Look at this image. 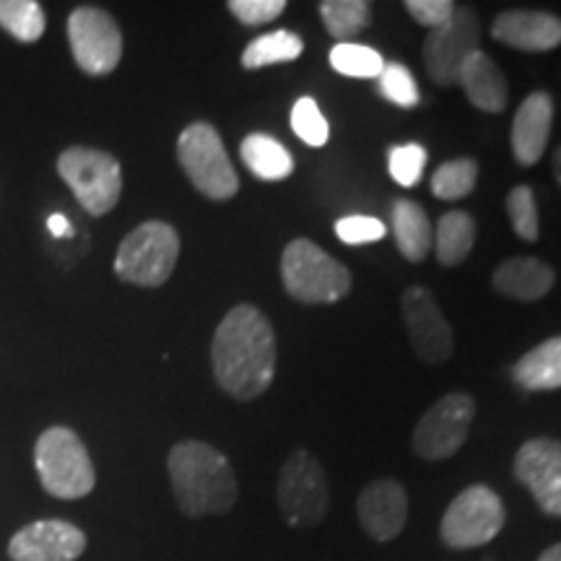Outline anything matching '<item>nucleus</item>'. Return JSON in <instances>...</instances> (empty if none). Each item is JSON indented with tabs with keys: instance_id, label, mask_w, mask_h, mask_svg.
I'll use <instances>...</instances> for the list:
<instances>
[{
	"instance_id": "1a4fd4ad",
	"label": "nucleus",
	"mask_w": 561,
	"mask_h": 561,
	"mask_svg": "<svg viewBox=\"0 0 561 561\" xmlns=\"http://www.w3.org/2000/svg\"><path fill=\"white\" fill-rule=\"evenodd\" d=\"M58 172L91 216H104L123 193V167L112 153L73 146L58 157Z\"/></svg>"
},
{
	"instance_id": "20e7f679",
	"label": "nucleus",
	"mask_w": 561,
	"mask_h": 561,
	"mask_svg": "<svg viewBox=\"0 0 561 561\" xmlns=\"http://www.w3.org/2000/svg\"><path fill=\"white\" fill-rule=\"evenodd\" d=\"M34 462L42 489L58 500H81L94 491V462L79 434L68 426H50L39 434Z\"/></svg>"
},
{
	"instance_id": "4468645a",
	"label": "nucleus",
	"mask_w": 561,
	"mask_h": 561,
	"mask_svg": "<svg viewBox=\"0 0 561 561\" xmlns=\"http://www.w3.org/2000/svg\"><path fill=\"white\" fill-rule=\"evenodd\" d=\"M515 476L546 515L561 517V442H525L515 455Z\"/></svg>"
},
{
	"instance_id": "f03ea898",
	"label": "nucleus",
	"mask_w": 561,
	"mask_h": 561,
	"mask_svg": "<svg viewBox=\"0 0 561 561\" xmlns=\"http://www.w3.org/2000/svg\"><path fill=\"white\" fill-rule=\"evenodd\" d=\"M174 500L182 515H224L237 504V476L229 458L206 442H178L167 458Z\"/></svg>"
},
{
	"instance_id": "4c0bfd02",
	"label": "nucleus",
	"mask_w": 561,
	"mask_h": 561,
	"mask_svg": "<svg viewBox=\"0 0 561 561\" xmlns=\"http://www.w3.org/2000/svg\"><path fill=\"white\" fill-rule=\"evenodd\" d=\"M538 561H561V543L551 546V549H546L541 557H538Z\"/></svg>"
},
{
	"instance_id": "e433bc0d",
	"label": "nucleus",
	"mask_w": 561,
	"mask_h": 561,
	"mask_svg": "<svg viewBox=\"0 0 561 561\" xmlns=\"http://www.w3.org/2000/svg\"><path fill=\"white\" fill-rule=\"evenodd\" d=\"M50 229L55 231V234H70V227H68V221L62 219V216H53L50 219Z\"/></svg>"
},
{
	"instance_id": "dca6fc26",
	"label": "nucleus",
	"mask_w": 561,
	"mask_h": 561,
	"mask_svg": "<svg viewBox=\"0 0 561 561\" xmlns=\"http://www.w3.org/2000/svg\"><path fill=\"white\" fill-rule=\"evenodd\" d=\"M87 551V536L66 520H39L21 528L9 543L13 561H76Z\"/></svg>"
},
{
	"instance_id": "6ab92c4d",
	"label": "nucleus",
	"mask_w": 561,
	"mask_h": 561,
	"mask_svg": "<svg viewBox=\"0 0 561 561\" xmlns=\"http://www.w3.org/2000/svg\"><path fill=\"white\" fill-rule=\"evenodd\" d=\"M557 273L538 257H510L494 271V289L517 301H538L553 289Z\"/></svg>"
},
{
	"instance_id": "412c9836",
	"label": "nucleus",
	"mask_w": 561,
	"mask_h": 561,
	"mask_svg": "<svg viewBox=\"0 0 561 561\" xmlns=\"http://www.w3.org/2000/svg\"><path fill=\"white\" fill-rule=\"evenodd\" d=\"M392 231L401 255L411 263L426 261L434 248V229L426 210L413 201H398L392 206Z\"/></svg>"
},
{
	"instance_id": "9b49d317",
	"label": "nucleus",
	"mask_w": 561,
	"mask_h": 561,
	"mask_svg": "<svg viewBox=\"0 0 561 561\" xmlns=\"http://www.w3.org/2000/svg\"><path fill=\"white\" fill-rule=\"evenodd\" d=\"M68 42L79 68L89 76H107L121 66L123 32L107 11L81 5L68 19Z\"/></svg>"
},
{
	"instance_id": "5701e85b",
	"label": "nucleus",
	"mask_w": 561,
	"mask_h": 561,
	"mask_svg": "<svg viewBox=\"0 0 561 561\" xmlns=\"http://www.w3.org/2000/svg\"><path fill=\"white\" fill-rule=\"evenodd\" d=\"M244 167L255 174L257 180L265 182H278L286 180L294 172V159L286 151L284 144H278L276 138L265 136V133H250L240 146Z\"/></svg>"
},
{
	"instance_id": "39448f33",
	"label": "nucleus",
	"mask_w": 561,
	"mask_h": 561,
	"mask_svg": "<svg viewBox=\"0 0 561 561\" xmlns=\"http://www.w3.org/2000/svg\"><path fill=\"white\" fill-rule=\"evenodd\" d=\"M276 502L291 528H314L325 520L331 510V483L320 460L305 447H297L280 466Z\"/></svg>"
},
{
	"instance_id": "7ed1b4c3",
	"label": "nucleus",
	"mask_w": 561,
	"mask_h": 561,
	"mask_svg": "<svg viewBox=\"0 0 561 561\" xmlns=\"http://www.w3.org/2000/svg\"><path fill=\"white\" fill-rule=\"evenodd\" d=\"M280 278L291 299L301 305H333L351 291V273L320 244L297 237L280 255Z\"/></svg>"
},
{
	"instance_id": "f8f14e48",
	"label": "nucleus",
	"mask_w": 561,
	"mask_h": 561,
	"mask_svg": "<svg viewBox=\"0 0 561 561\" xmlns=\"http://www.w3.org/2000/svg\"><path fill=\"white\" fill-rule=\"evenodd\" d=\"M481 24L473 11L458 9L455 16L439 30H432L424 39V66L437 87H455L460 68L479 50Z\"/></svg>"
},
{
	"instance_id": "c85d7f7f",
	"label": "nucleus",
	"mask_w": 561,
	"mask_h": 561,
	"mask_svg": "<svg viewBox=\"0 0 561 561\" xmlns=\"http://www.w3.org/2000/svg\"><path fill=\"white\" fill-rule=\"evenodd\" d=\"M331 66L348 79H377L385 68V58L367 45L339 42L331 50Z\"/></svg>"
},
{
	"instance_id": "a878e982",
	"label": "nucleus",
	"mask_w": 561,
	"mask_h": 561,
	"mask_svg": "<svg viewBox=\"0 0 561 561\" xmlns=\"http://www.w3.org/2000/svg\"><path fill=\"white\" fill-rule=\"evenodd\" d=\"M320 19L331 37L348 42L371 24V5L367 0H325L320 3Z\"/></svg>"
},
{
	"instance_id": "ddd939ff",
	"label": "nucleus",
	"mask_w": 561,
	"mask_h": 561,
	"mask_svg": "<svg viewBox=\"0 0 561 561\" xmlns=\"http://www.w3.org/2000/svg\"><path fill=\"white\" fill-rule=\"evenodd\" d=\"M401 310L409 331L413 354L424 364H442L450 359L455 339L445 314L424 286H409L401 299Z\"/></svg>"
},
{
	"instance_id": "f3484780",
	"label": "nucleus",
	"mask_w": 561,
	"mask_h": 561,
	"mask_svg": "<svg viewBox=\"0 0 561 561\" xmlns=\"http://www.w3.org/2000/svg\"><path fill=\"white\" fill-rule=\"evenodd\" d=\"M491 37L512 50L549 53L561 45V19L546 11H504L491 24Z\"/></svg>"
},
{
	"instance_id": "c756f323",
	"label": "nucleus",
	"mask_w": 561,
	"mask_h": 561,
	"mask_svg": "<svg viewBox=\"0 0 561 561\" xmlns=\"http://www.w3.org/2000/svg\"><path fill=\"white\" fill-rule=\"evenodd\" d=\"M377 91H380L385 100L403 110L416 107L421 100L419 87L416 81H413L411 70L401 66V62H385L382 73L377 76Z\"/></svg>"
},
{
	"instance_id": "393cba45",
	"label": "nucleus",
	"mask_w": 561,
	"mask_h": 561,
	"mask_svg": "<svg viewBox=\"0 0 561 561\" xmlns=\"http://www.w3.org/2000/svg\"><path fill=\"white\" fill-rule=\"evenodd\" d=\"M301 53H305V42H301L299 34H294L291 30H276L263 34V37H255L244 47L242 68L257 70L265 66H278V62H291L299 60Z\"/></svg>"
},
{
	"instance_id": "0eeeda50",
	"label": "nucleus",
	"mask_w": 561,
	"mask_h": 561,
	"mask_svg": "<svg viewBox=\"0 0 561 561\" xmlns=\"http://www.w3.org/2000/svg\"><path fill=\"white\" fill-rule=\"evenodd\" d=\"M180 257V237L167 221H146L125 237L115 257V273L125 284L157 289L167 284Z\"/></svg>"
},
{
	"instance_id": "423d86ee",
	"label": "nucleus",
	"mask_w": 561,
	"mask_h": 561,
	"mask_svg": "<svg viewBox=\"0 0 561 561\" xmlns=\"http://www.w3.org/2000/svg\"><path fill=\"white\" fill-rule=\"evenodd\" d=\"M178 159L187 180L210 201H229L240 191V178L227 153L219 130L208 123H193L180 133Z\"/></svg>"
},
{
	"instance_id": "2f4dec72",
	"label": "nucleus",
	"mask_w": 561,
	"mask_h": 561,
	"mask_svg": "<svg viewBox=\"0 0 561 561\" xmlns=\"http://www.w3.org/2000/svg\"><path fill=\"white\" fill-rule=\"evenodd\" d=\"M507 214L512 221V229L517 231V237L525 242H536L538 240V206H536V195L528 185H517L512 187L507 195Z\"/></svg>"
},
{
	"instance_id": "b1692460",
	"label": "nucleus",
	"mask_w": 561,
	"mask_h": 561,
	"mask_svg": "<svg viewBox=\"0 0 561 561\" xmlns=\"http://www.w3.org/2000/svg\"><path fill=\"white\" fill-rule=\"evenodd\" d=\"M476 242V221L466 210H447L434 229V252L437 261L455 268L471 255Z\"/></svg>"
},
{
	"instance_id": "2eb2a0df",
	"label": "nucleus",
	"mask_w": 561,
	"mask_h": 561,
	"mask_svg": "<svg viewBox=\"0 0 561 561\" xmlns=\"http://www.w3.org/2000/svg\"><path fill=\"white\" fill-rule=\"evenodd\" d=\"M356 517L371 541L388 543L401 536L409 520V494L403 483L392 479L367 483L356 500Z\"/></svg>"
},
{
	"instance_id": "72a5a7b5",
	"label": "nucleus",
	"mask_w": 561,
	"mask_h": 561,
	"mask_svg": "<svg viewBox=\"0 0 561 561\" xmlns=\"http://www.w3.org/2000/svg\"><path fill=\"white\" fill-rule=\"evenodd\" d=\"M335 234L346 244H371L380 242L388 229L375 216H346V219L335 221Z\"/></svg>"
},
{
	"instance_id": "f257e3e1",
	"label": "nucleus",
	"mask_w": 561,
	"mask_h": 561,
	"mask_svg": "<svg viewBox=\"0 0 561 561\" xmlns=\"http://www.w3.org/2000/svg\"><path fill=\"white\" fill-rule=\"evenodd\" d=\"M276 335L268 318L252 305L229 310L210 343V364L221 390L240 401L263 396L276 377Z\"/></svg>"
},
{
	"instance_id": "a211bd4d",
	"label": "nucleus",
	"mask_w": 561,
	"mask_h": 561,
	"mask_svg": "<svg viewBox=\"0 0 561 561\" xmlns=\"http://www.w3.org/2000/svg\"><path fill=\"white\" fill-rule=\"evenodd\" d=\"M553 123V100L546 91H533L517 107L512 121V153L520 167H533L541 161L549 146Z\"/></svg>"
},
{
	"instance_id": "7c9ffc66",
	"label": "nucleus",
	"mask_w": 561,
	"mask_h": 561,
	"mask_svg": "<svg viewBox=\"0 0 561 561\" xmlns=\"http://www.w3.org/2000/svg\"><path fill=\"white\" fill-rule=\"evenodd\" d=\"M291 128L307 146H312V149H320V146H325L328 138H331V125L322 117L318 102H314L312 96H301V100L294 104Z\"/></svg>"
},
{
	"instance_id": "cd10ccee",
	"label": "nucleus",
	"mask_w": 561,
	"mask_h": 561,
	"mask_svg": "<svg viewBox=\"0 0 561 561\" xmlns=\"http://www.w3.org/2000/svg\"><path fill=\"white\" fill-rule=\"evenodd\" d=\"M479 182V164L473 159H453L442 164L432 178V193L442 201H458L473 193Z\"/></svg>"
},
{
	"instance_id": "f704fd0d",
	"label": "nucleus",
	"mask_w": 561,
	"mask_h": 561,
	"mask_svg": "<svg viewBox=\"0 0 561 561\" xmlns=\"http://www.w3.org/2000/svg\"><path fill=\"white\" fill-rule=\"evenodd\" d=\"M229 11L244 26H261L276 21L286 11V3L284 0H231Z\"/></svg>"
},
{
	"instance_id": "473e14b6",
	"label": "nucleus",
	"mask_w": 561,
	"mask_h": 561,
	"mask_svg": "<svg viewBox=\"0 0 561 561\" xmlns=\"http://www.w3.org/2000/svg\"><path fill=\"white\" fill-rule=\"evenodd\" d=\"M388 167H390V178L401 187L419 185L421 174H424V167H426V149L419 144L396 146V149L390 151Z\"/></svg>"
},
{
	"instance_id": "4be33fe9",
	"label": "nucleus",
	"mask_w": 561,
	"mask_h": 561,
	"mask_svg": "<svg viewBox=\"0 0 561 561\" xmlns=\"http://www.w3.org/2000/svg\"><path fill=\"white\" fill-rule=\"evenodd\" d=\"M512 380L523 390L543 392L561 388V335L538 343L512 367Z\"/></svg>"
},
{
	"instance_id": "6e6552de",
	"label": "nucleus",
	"mask_w": 561,
	"mask_h": 561,
	"mask_svg": "<svg viewBox=\"0 0 561 561\" xmlns=\"http://www.w3.org/2000/svg\"><path fill=\"white\" fill-rule=\"evenodd\" d=\"M504 523H507V512L500 494L483 483H476V486L462 489L445 510L439 538L447 549L455 551L479 549L500 536Z\"/></svg>"
},
{
	"instance_id": "bb28decb",
	"label": "nucleus",
	"mask_w": 561,
	"mask_h": 561,
	"mask_svg": "<svg viewBox=\"0 0 561 561\" xmlns=\"http://www.w3.org/2000/svg\"><path fill=\"white\" fill-rule=\"evenodd\" d=\"M45 24V11L37 0H0V26L16 39L37 42Z\"/></svg>"
},
{
	"instance_id": "aec40b11",
	"label": "nucleus",
	"mask_w": 561,
	"mask_h": 561,
	"mask_svg": "<svg viewBox=\"0 0 561 561\" xmlns=\"http://www.w3.org/2000/svg\"><path fill=\"white\" fill-rule=\"evenodd\" d=\"M458 83L473 107L491 112V115L507 107V79L486 53L476 50L471 58L462 62Z\"/></svg>"
},
{
	"instance_id": "9d476101",
	"label": "nucleus",
	"mask_w": 561,
	"mask_h": 561,
	"mask_svg": "<svg viewBox=\"0 0 561 561\" xmlns=\"http://www.w3.org/2000/svg\"><path fill=\"white\" fill-rule=\"evenodd\" d=\"M476 419V401L466 392H450L419 419L413 453L424 460H447L466 445Z\"/></svg>"
},
{
	"instance_id": "c9c22d12",
	"label": "nucleus",
	"mask_w": 561,
	"mask_h": 561,
	"mask_svg": "<svg viewBox=\"0 0 561 561\" xmlns=\"http://www.w3.org/2000/svg\"><path fill=\"white\" fill-rule=\"evenodd\" d=\"M405 11L426 30H439V26H445L455 16L458 5L453 0H409Z\"/></svg>"
},
{
	"instance_id": "58836bf2",
	"label": "nucleus",
	"mask_w": 561,
	"mask_h": 561,
	"mask_svg": "<svg viewBox=\"0 0 561 561\" xmlns=\"http://www.w3.org/2000/svg\"><path fill=\"white\" fill-rule=\"evenodd\" d=\"M553 174H557V182L561 187V146L557 151H553Z\"/></svg>"
}]
</instances>
